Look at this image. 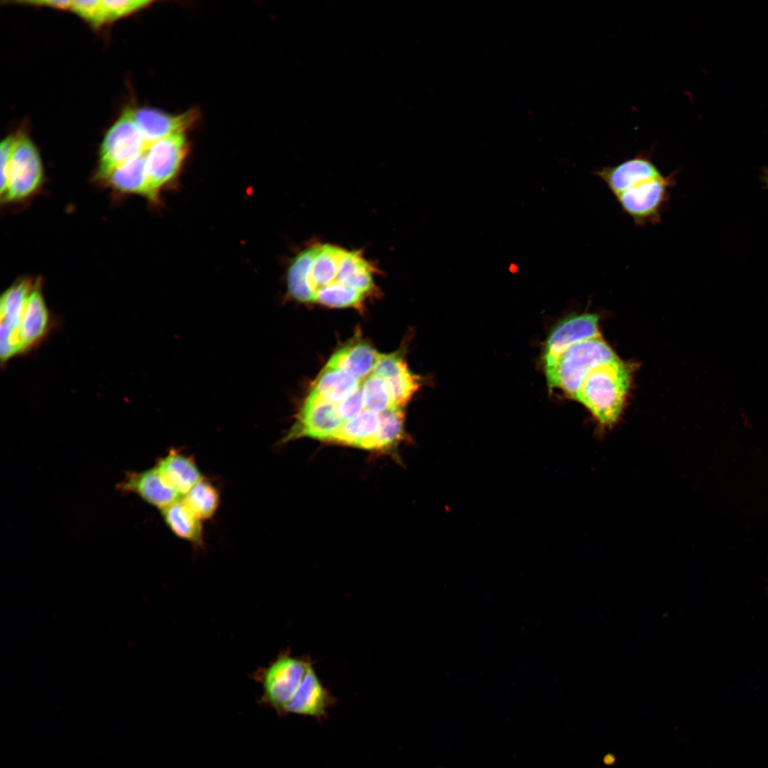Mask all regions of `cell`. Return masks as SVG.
Segmentation results:
<instances>
[{
  "label": "cell",
  "instance_id": "6da1fadb",
  "mask_svg": "<svg viewBox=\"0 0 768 768\" xmlns=\"http://www.w3.org/2000/svg\"><path fill=\"white\" fill-rule=\"evenodd\" d=\"M379 270L363 250L313 240L292 259L287 271L289 295L314 302L316 294L351 288L368 296L376 290Z\"/></svg>",
  "mask_w": 768,
  "mask_h": 768
},
{
  "label": "cell",
  "instance_id": "7a4b0ae2",
  "mask_svg": "<svg viewBox=\"0 0 768 768\" xmlns=\"http://www.w3.org/2000/svg\"><path fill=\"white\" fill-rule=\"evenodd\" d=\"M631 380L630 368L618 357L591 370L575 400L590 411L600 427H612L622 415Z\"/></svg>",
  "mask_w": 768,
  "mask_h": 768
},
{
  "label": "cell",
  "instance_id": "3957f363",
  "mask_svg": "<svg viewBox=\"0 0 768 768\" xmlns=\"http://www.w3.org/2000/svg\"><path fill=\"white\" fill-rule=\"evenodd\" d=\"M314 668V661L309 656H296L287 650L260 668L253 677L261 686L263 701L279 713L290 714Z\"/></svg>",
  "mask_w": 768,
  "mask_h": 768
},
{
  "label": "cell",
  "instance_id": "277c9868",
  "mask_svg": "<svg viewBox=\"0 0 768 768\" xmlns=\"http://www.w3.org/2000/svg\"><path fill=\"white\" fill-rule=\"evenodd\" d=\"M618 356L602 336L577 342L550 366L545 368L549 388H560L575 400L586 375L596 366Z\"/></svg>",
  "mask_w": 768,
  "mask_h": 768
},
{
  "label": "cell",
  "instance_id": "5b68a950",
  "mask_svg": "<svg viewBox=\"0 0 768 768\" xmlns=\"http://www.w3.org/2000/svg\"><path fill=\"white\" fill-rule=\"evenodd\" d=\"M677 171L650 179L629 188L615 197L622 210L636 226L655 225L661 220L670 199V190L676 183Z\"/></svg>",
  "mask_w": 768,
  "mask_h": 768
},
{
  "label": "cell",
  "instance_id": "8992f818",
  "mask_svg": "<svg viewBox=\"0 0 768 768\" xmlns=\"http://www.w3.org/2000/svg\"><path fill=\"white\" fill-rule=\"evenodd\" d=\"M146 146L132 115L125 110L106 133L100 147L97 176L105 178L114 169L145 152Z\"/></svg>",
  "mask_w": 768,
  "mask_h": 768
},
{
  "label": "cell",
  "instance_id": "52a82bcc",
  "mask_svg": "<svg viewBox=\"0 0 768 768\" xmlns=\"http://www.w3.org/2000/svg\"><path fill=\"white\" fill-rule=\"evenodd\" d=\"M343 423L336 404L309 393L282 442L305 437L331 442Z\"/></svg>",
  "mask_w": 768,
  "mask_h": 768
},
{
  "label": "cell",
  "instance_id": "ba28073f",
  "mask_svg": "<svg viewBox=\"0 0 768 768\" xmlns=\"http://www.w3.org/2000/svg\"><path fill=\"white\" fill-rule=\"evenodd\" d=\"M42 177V164L37 149L28 137L17 135L2 198L5 201H14L30 196L39 186Z\"/></svg>",
  "mask_w": 768,
  "mask_h": 768
},
{
  "label": "cell",
  "instance_id": "9c48e42d",
  "mask_svg": "<svg viewBox=\"0 0 768 768\" xmlns=\"http://www.w3.org/2000/svg\"><path fill=\"white\" fill-rule=\"evenodd\" d=\"M188 151L184 132H177L148 146L145 151L149 199L178 172Z\"/></svg>",
  "mask_w": 768,
  "mask_h": 768
},
{
  "label": "cell",
  "instance_id": "30bf717a",
  "mask_svg": "<svg viewBox=\"0 0 768 768\" xmlns=\"http://www.w3.org/2000/svg\"><path fill=\"white\" fill-rule=\"evenodd\" d=\"M33 287L29 280H23L9 287L1 298L0 355L2 362L21 353L18 328Z\"/></svg>",
  "mask_w": 768,
  "mask_h": 768
},
{
  "label": "cell",
  "instance_id": "8fae6325",
  "mask_svg": "<svg viewBox=\"0 0 768 768\" xmlns=\"http://www.w3.org/2000/svg\"><path fill=\"white\" fill-rule=\"evenodd\" d=\"M653 149L642 151L617 165L597 169L593 174L616 196L644 181L663 176L652 160Z\"/></svg>",
  "mask_w": 768,
  "mask_h": 768
},
{
  "label": "cell",
  "instance_id": "7c38bea8",
  "mask_svg": "<svg viewBox=\"0 0 768 768\" xmlns=\"http://www.w3.org/2000/svg\"><path fill=\"white\" fill-rule=\"evenodd\" d=\"M596 314L573 316L560 323L550 334L545 346V368L553 365L562 353L581 341L601 336Z\"/></svg>",
  "mask_w": 768,
  "mask_h": 768
},
{
  "label": "cell",
  "instance_id": "4fadbf2b",
  "mask_svg": "<svg viewBox=\"0 0 768 768\" xmlns=\"http://www.w3.org/2000/svg\"><path fill=\"white\" fill-rule=\"evenodd\" d=\"M372 373L383 380L391 407L403 409L419 388L417 378L410 372L398 353L380 354Z\"/></svg>",
  "mask_w": 768,
  "mask_h": 768
},
{
  "label": "cell",
  "instance_id": "5bb4252c",
  "mask_svg": "<svg viewBox=\"0 0 768 768\" xmlns=\"http://www.w3.org/2000/svg\"><path fill=\"white\" fill-rule=\"evenodd\" d=\"M134 121L146 148L154 142L177 132H184L198 119V113L190 110L172 115L150 108L132 110Z\"/></svg>",
  "mask_w": 768,
  "mask_h": 768
},
{
  "label": "cell",
  "instance_id": "9a60e30c",
  "mask_svg": "<svg viewBox=\"0 0 768 768\" xmlns=\"http://www.w3.org/2000/svg\"><path fill=\"white\" fill-rule=\"evenodd\" d=\"M120 489L136 494L149 504L161 510L182 498L165 481L156 466L142 471L129 473L120 484Z\"/></svg>",
  "mask_w": 768,
  "mask_h": 768
},
{
  "label": "cell",
  "instance_id": "2e32d148",
  "mask_svg": "<svg viewBox=\"0 0 768 768\" xmlns=\"http://www.w3.org/2000/svg\"><path fill=\"white\" fill-rule=\"evenodd\" d=\"M165 481L181 497L203 476L193 459L171 449L156 465Z\"/></svg>",
  "mask_w": 768,
  "mask_h": 768
},
{
  "label": "cell",
  "instance_id": "e0dca14e",
  "mask_svg": "<svg viewBox=\"0 0 768 768\" xmlns=\"http://www.w3.org/2000/svg\"><path fill=\"white\" fill-rule=\"evenodd\" d=\"M380 354L365 341H352L336 351L326 366L346 371L361 381L372 373Z\"/></svg>",
  "mask_w": 768,
  "mask_h": 768
},
{
  "label": "cell",
  "instance_id": "ac0fdd59",
  "mask_svg": "<svg viewBox=\"0 0 768 768\" xmlns=\"http://www.w3.org/2000/svg\"><path fill=\"white\" fill-rule=\"evenodd\" d=\"M48 311L38 285L34 286L28 299L18 328L21 352L38 343L45 336L48 326Z\"/></svg>",
  "mask_w": 768,
  "mask_h": 768
},
{
  "label": "cell",
  "instance_id": "d6986e66",
  "mask_svg": "<svg viewBox=\"0 0 768 768\" xmlns=\"http://www.w3.org/2000/svg\"><path fill=\"white\" fill-rule=\"evenodd\" d=\"M380 424L378 414L364 410L356 417L344 422L331 442L375 450Z\"/></svg>",
  "mask_w": 768,
  "mask_h": 768
},
{
  "label": "cell",
  "instance_id": "ffe728a7",
  "mask_svg": "<svg viewBox=\"0 0 768 768\" xmlns=\"http://www.w3.org/2000/svg\"><path fill=\"white\" fill-rule=\"evenodd\" d=\"M361 381L348 373L325 366L309 393L337 404L355 393Z\"/></svg>",
  "mask_w": 768,
  "mask_h": 768
},
{
  "label": "cell",
  "instance_id": "44dd1931",
  "mask_svg": "<svg viewBox=\"0 0 768 768\" xmlns=\"http://www.w3.org/2000/svg\"><path fill=\"white\" fill-rule=\"evenodd\" d=\"M161 511L166 525L174 535L196 545L203 543L201 520L188 507L182 498Z\"/></svg>",
  "mask_w": 768,
  "mask_h": 768
},
{
  "label": "cell",
  "instance_id": "7402d4cb",
  "mask_svg": "<svg viewBox=\"0 0 768 768\" xmlns=\"http://www.w3.org/2000/svg\"><path fill=\"white\" fill-rule=\"evenodd\" d=\"M114 188L139 193L149 198V190L145 152L114 169L106 178Z\"/></svg>",
  "mask_w": 768,
  "mask_h": 768
},
{
  "label": "cell",
  "instance_id": "603a6c76",
  "mask_svg": "<svg viewBox=\"0 0 768 768\" xmlns=\"http://www.w3.org/2000/svg\"><path fill=\"white\" fill-rule=\"evenodd\" d=\"M182 500L201 521L208 520L214 516L218 508L220 494L212 483L203 479L185 494Z\"/></svg>",
  "mask_w": 768,
  "mask_h": 768
},
{
  "label": "cell",
  "instance_id": "cb8c5ba5",
  "mask_svg": "<svg viewBox=\"0 0 768 768\" xmlns=\"http://www.w3.org/2000/svg\"><path fill=\"white\" fill-rule=\"evenodd\" d=\"M379 416L380 424L375 451L392 452L404 438L403 409L390 407Z\"/></svg>",
  "mask_w": 768,
  "mask_h": 768
},
{
  "label": "cell",
  "instance_id": "d4e9b609",
  "mask_svg": "<svg viewBox=\"0 0 768 768\" xmlns=\"http://www.w3.org/2000/svg\"><path fill=\"white\" fill-rule=\"evenodd\" d=\"M361 386L365 410L379 415L391 407L390 395L382 378L371 373Z\"/></svg>",
  "mask_w": 768,
  "mask_h": 768
},
{
  "label": "cell",
  "instance_id": "484cf974",
  "mask_svg": "<svg viewBox=\"0 0 768 768\" xmlns=\"http://www.w3.org/2000/svg\"><path fill=\"white\" fill-rule=\"evenodd\" d=\"M70 10L95 27L109 22L102 0H74Z\"/></svg>",
  "mask_w": 768,
  "mask_h": 768
},
{
  "label": "cell",
  "instance_id": "4316f807",
  "mask_svg": "<svg viewBox=\"0 0 768 768\" xmlns=\"http://www.w3.org/2000/svg\"><path fill=\"white\" fill-rule=\"evenodd\" d=\"M108 21H115L141 10L152 3L146 0H102Z\"/></svg>",
  "mask_w": 768,
  "mask_h": 768
},
{
  "label": "cell",
  "instance_id": "83f0119b",
  "mask_svg": "<svg viewBox=\"0 0 768 768\" xmlns=\"http://www.w3.org/2000/svg\"><path fill=\"white\" fill-rule=\"evenodd\" d=\"M338 415L344 422L358 415L364 408L362 386L350 396L336 404Z\"/></svg>",
  "mask_w": 768,
  "mask_h": 768
},
{
  "label": "cell",
  "instance_id": "f1b7e54d",
  "mask_svg": "<svg viewBox=\"0 0 768 768\" xmlns=\"http://www.w3.org/2000/svg\"><path fill=\"white\" fill-rule=\"evenodd\" d=\"M16 140V136H9L1 142L0 145V161H1V195L2 196L6 190L9 168L12 156L13 150L15 146Z\"/></svg>",
  "mask_w": 768,
  "mask_h": 768
},
{
  "label": "cell",
  "instance_id": "f546056e",
  "mask_svg": "<svg viewBox=\"0 0 768 768\" xmlns=\"http://www.w3.org/2000/svg\"><path fill=\"white\" fill-rule=\"evenodd\" d=\"M25 4L46 6L55 9L70 10L72 4V1H63V0H41V1H23Z\"/></svg>",
  "mask_w": 768,
  "mask_h": 768
},
{
  "label": "cell",
  "instance_id": "4dcf8cb0",
  "mask_svg": "<svg viewBox=\"0 0 768 768\" xmlns=\"http://www.w3.org/2000/svg\"><path fill=\"white\" fill-rule=\"evenodd\" d=\"M759 180L764 188L768 190V168H763L759 175Z\"/></svg>",
  "mask_w": 768,
  "mask_h": 768
}]
</instances>
